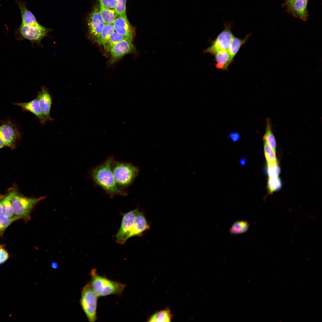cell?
<instances>
[{
	"mask_svg": "<svg viewBox=\"0 0 322 322\" xmlns=\"http://www.w3.org/2000/svg\"><path fill=\"white\" fill-rule=\"evenodd\" d=\"M0 136L5 146L14 148L20 134L16 127L8 122L0 126Z\"/></svg>",
	"mask_w": 322,
	"mask_h": 322,
	"instance_id": "30bf717a",
	"label": "cell"
},
{
	"mask_svg": "<svg viewBox=\"0 0 322 322\" xmlns=\"http://www.w3.org/2000/svg\"><path fill=\"white\" fill-rule=\"evenodd\" d=\"M308 0H288L287 8L293 16L303 21L307 19V9Z\"/></svg>",
	"mask_w": 322,
	"mask_h": 322,
	"instance_id": "5bb4252c",
	"label": "cell"
},
{
	"mask_svg": "<svg viewBox=\"0 0 322 322\" xmlns=\"http://www.w3.org/2000/svg\"><path fill=\"white\" fill-rule=\"evenodd\" d=\"M100 12L105 24H113L119 16L114 9L101 5L100 7Z\"/></svg>",
	"mask_w": 322,
	"mask_h": 322,
	"instance_id": "603a6c76",
	"label": "cell"
},
{
	"mask_svg": "<svg viewBox=\"0 0 322 322\" xmlns=\"http://www.w3.org/2000/svg\"><path fill=\"white\" fill-rule=\"evenodd\" d=\"M223 24L224 30L212 42L211 45L204 51V53H209L213 55L220 51H229L234 37L231 30L233 23L228 21H225Z\"/></svg>",
	"mask_w": 322,
	"mask_h": 322,
	"instance_id": "8992f818",
	"label": "cell"
},
{
	"mask_svg": "<svg viewBox=\"0 0 322 322\" xmlns=\"http://www.w3.org/2000/svg\"><path fill=\"white\" fill-rule=\"evenodd\" d=\"M143 214L139 211L135 218L129 238L134 236H139L149 228Z\"/></svg>",
	"mask_w": 322,
	"mask_h": 322,
	"instance_id": "2e32d148",
	"label": "cell"
},
{
	"mask_svg": "<svg viewBox=\"0 0 322 322\" xmlns=\"http://www.w3.org/2000/svg\"><path fill=\"white\" fill-rule=\"evenodd\" d=\"M4 196L0 194V215L2 214V208L1 205V202Z\"/></svg>",
	"mask_w": 322,
	"mask_h": 322,
	"instance_id": "8d00e7d4",
	"label": "cell"
},
{
	"mask_svg": "<svg viewBox=\"0 0 322 322\" xmlns=\"http://www.w3.org/2000/svg\"><path fill=\"white\" fill-rule=\"evenodd\" d=\"M250 35L251 34H247L243 39H241L234 36L232 39L229 50L230 55L229 60L230 64L233 60L235 56L237 53L241 46L245 43Z\"/></svg>",
	"mask_w": 322,
	"mask_h": 322,
	"instance_id": "44dd1931",
	"label": "cell"
},
{
	"mask_svg": "<svg viewBox=\"0 0 322 322\" xmlns=\"http://www.w3.org/2000/svg\"><path fill=\"white\" fill-rule=\"evenodd\" d=\"M90 283L93 291L98 297L111 295H119L123 292L126 285L115 281L98 274L95 269L91 271Z\"/></svg>",
	"mask_w": 322,
	"mask_h": 322,
	"instance_id": "7a4b0ae2",
	"label": "cell"
},
{
	"mask_svg": "<svg viewBox=\"0 0 322 322\" xmlns=\"http://www.w3.org/2000/svg\"><path fill=\"white\" fill-rule=\"evenodd\" d=\"M250 227V224L247 221L237 220L232 224L229 232L232 236H236L246 233Z\"/></svg>",
	"mask_w": 322,
	"mask_h": 322,
	"instance_id": "ac0fdd59",
	"label": "cell"
},
{
	"mask_svg": "<svg viewBox=\"0 0 322 322\" xmlns=\"http://www.w3.org/2000/svg\"><path fill=\"white\" fill-rule=\"evenodd\" d=\"M125 39L126 38L115 31L111 35L106 44L103 46L106 50H109L112 46Z\"/></svg>",
	"mask_w": 322,
	"mask_h": 322,
	"instance_id": "83f0119b",
	"label": "cell"
},
{
	"mask_svg": "<svg viewBox=\"0 0 322 322\" xmlns=\"http://www.w3.org/2000/svg\"><path fill=\"white\" fill-rule=\"evenodd\" d=\"M18 219L16 217L10 218L2 214L0 215V235L1 236L7 228L14 221Z\"/></svg>",
	"mask_w": 322,
	"mask_h": 322,
	"instance_id": "f1b7e54d",
	"label": "cell"
},
{
	"mask_svg": "<svg viewBox=\"0 0 322 322\" xmlns=\"http://www.w3.org/2000/svg\"><path fill=\"white\" fill-rule=\"evenodd\" d=\"M97 298L92 289L90 282L87 283L82 289L80 303L84 312L90 322H95L97 319Z\"/></svg>",
	"mask_w": 322,
	"mask_h": 322,
	"instance_id": "52a82bcc",
	"label": "cell"
},
{
	"mask_svg": "<svg viewBox=\"0 0 322 322\" xmlns=\"http://www.w3.org/2000/svg\"><path fill=\"white\" fill-rule=\"evenodd\" d=\"M139 211L137 208L123 214L120 227L114 236L115 240L118 243L124 244L129 238L135 218Z\"/></svg>",
	"mask_w": 322,
	"mask_h": 322,
	"instance_id": "ba28073f",
	"label": "cell"
},
{
	"mask_svg": "<svg viewBox=\"0 0 322 322\" xmlns=\"http://www.w3.org/2000/svg\"><path fill=\"white\" fill-rule=\"evenodd\" d=\"M11 198V195L9 192L7 195L4 196L1 202V214L10 218H17L15 216L14 213Z\"/></svg>",
	"mask_w": 322,
	"mask_h": 322,
	"instance_id": "cb8c5ba5",
	"label": "cell"
},
{
	"mask_svg": "<svg viewBox=\"0 0 322 322\" xmlns=\"http://www.w3.org/2000/svg\"><path fill=\"white\" fill-rule=\"evenodd\" d=\"M42 112L47 121L53 120L50 116V111L52 103V99L48 89L42 86L37 96Z\"/></svg>",
	"mask_w": 322,
	"mask_h": 322,
	"instance_id": "7c38bea8",
	"label": "cell"
},
{
	"mask_svg": "<svg viewBox=\"0 0 322 322\" xmlns=\"http://www.w3.org/2000/svg\"><path fill=\"white\" fill-rule=\"evenodd\" d=\"M282 182L278 177H269L267 182V188L268 194H272L280 190L281 188Z\"/></svg>",
	"mask_w": 322,
	"mask_h": 322,
	"instance_id": "484cf974",
	"label": "cell"
},
{
	"mask_svg": "<svg viewBox=\"0 0 322 322\" xmlns=\"http://www.w3.org/2000/svg\"><path fill=\"white\" fill-rule=\"evenodd\" d=\"M51 266L54 269H56L58 267V263L56 261H53L51 264Z\"/></svg>",
	"mask_w": 322,
	"mask_h": 322,
	"instance_id": "d590c367",
	"label": "cell"
},
{
	"mask_svg": "<svg viewBox=\"0 0 322 322\" xmlns=\"http://www.w3.org/2000/svg\"><path fill=\"white\" fill-rule=\"evenodd\" d=\"M239 162L242 166L245 165L247 163V159L245 157H242L239 160Z\"/></svg>",
	"mask_w": 322,
	"mask_h": 322,
	"instance_id": "e575fe53",
	"label": "cell"
},
{
	"mask_svg": "<svg viewBox=\"0 0 322 322\" xmlns=\"http://www.w3.org/2000/svg\"><path fill=\"white\" fill-rule=\"evenodd\" d=\"M132 41L125 39L112 46L109 49L111 55V63H112L126 54L132 52L134 47Z\"/></svg>",
	"mask_w": 322,
	"mask_h": 322,
	"instance_id": "4fadbf2b",
	"label": "cell"
},
{
	"mask_svg": "<svg viewBox=\"0 0 322 322\" xmlns=\"http://www.w3.org/2000/svg\"><path fill=\"white\" fill-rule=\"evenodd\" d=\"M264 150L267 165L278 163L276 157V152L264 142Z\"/></svg>",
	"mask_w": 322,
	"mask_h": 322,
	"instance_id": "4316f807",
	"label": "cell"
},
{
	"mask_svg": "<svg viewBox=\"0 0 322 322\" xmlns=\"http://www.w3.org/2000/svg\"><path fill=\"white\" fill-rule=\"evenodd\" d=\"M9 193L15 216L18 219H23L26 222L30 219L31 212L35 206L46 198L44 196L38 198L27 197L19 193L14 188Z\"/></svg>",
	"mask_w": 322,
	"mask_h": 322,
	"instance_id": "3957f363",
	"label": "cell"
},
{
	"mask_svg": "<svg viewBox=\"0 0 322 322\" xmlns=\"http://www.w3.org/2000/svg\"><path fill=\"white\" fill-rule=\"evenodd\" d=\"M14 104L20 106L24 111L32 113L38 119L41 124H45L47 121L42 112L37 97L29 102L16 103Z\"/></svg>",
	"mask_w": 322,
	"mask_h": 322,
	"instance_id": "9a60e30c",
	"label": "cell"
},
{
	"mask_svg": "<svg viewBox=\"0 0 322 322\" xmlns=\"http://www.w3.org/2000/svg\"><path fill=\"white\" fill-rule=\"evenodd\" d=\"M229 138L234 142L238 141L240 139L239 134L237 132H233L231 133L229 135Z\"/></svg>",
	"mask_w": 322,
	"mask_h": 322,
	"instance_id": "836d02e7",
	"label": "cell"
},
{
	"mask_svg": "<svg viewBox=\"0 0 322 322\" xmlns=\"http://www.w3.org/2000/svg\"><path fill=\"white\" fill-rule=\"evenodd\" d=\"M50 28H46L38 23L34 24H25L21 23L15 32L17 40L27 39L32 43H36L41 45V42L44 37L47 36L51 31Z\"/></svg>",
	"mask_w": 322,
	"mask_h": 322,
	"instance_id": "5b68a950",
	"label": "cell"
},
{
	"mask_svg": "<svg viewBox=\"0 0 322 322\" xmlns=\"http://www.w3.org/2000/svg\"><path fill=\"white\" fill-rule=\"evenodd\" d=\"M105 24L100 12V8L95 7L89 15L87 20L89 35L93 41L98 43Z\"/></svg>",
	"mask_w": 322,
	"mask_h": 322,
	"instance_id": "9c48e42d",
	"label": "cell"
},
{
	"mask_svg": "<svg viewBox=\"0 0 322 322\" xmlns=\"http://www.w3.org/2000/svg\"><path fill=\"white\" fill-rule=\"evenodd\" d=\"M266 172L269 177H278L281 169L278 163L267 165Z\"/></svg>",
	"mask_w": 322,
	"mask_h": 322,
	"instance_id": "f546056e",
	"label": "cell"
},
{
	"mask_svg": "<svg viewBox=\"0 0 322 322\" xmlns=\"http://www.w3.org/2000/svg\"><path fill=\"white\" fill-rule=\"evenodd\" d=\"M264 142L267 143L276 152V142L272 131V126L270 119H267L266 132L263 137Z\"/></svg>",
	"mask_w": 322,
	"mask_h": 322,
	"instance_id": "7402d4cb",
	"label": "cell"
},
{
	"mask_svg": "<svg viewBox=\"0 0 322 322\" xmlns=\"http://www.w3.org/2000/svg\"><path fill=\"white\" fill-rule=\"evenodd\" d=\"M113 162L112 157L108 158L103 163L94 168L91 176L94 182L111 196L126 195V193L117 186L112 170Z\"/></svg>",
	"mask_w": 322,
	"mask_h": 322,
	"instance_id": "6da1fadb",
	"label": "cell"
},
{
	"mask_svg": "<svg viewBox=\"0 0 322 322\" xmlns=\"http://www.w3.org/2000/svg\"><path fill=\"white\" fill-rule=\"evenodd\" d=\"M113 24H105L102 29L98 43L104 46L111 35L115 31Z\"/></svg>",
	"mask_w": 322,
	"mask_h": 322,
	"instance_id": "d4e9b609",
	"label": "cell"
},
{
	"mask_svg": "<svg viewBox=\"0 0 322 322\" xmlns=\"http://www.w3.org/2000/svg\"><path fill=\"white\" fill-rule=\"evenodd\" d=\"M113 24L115 31L125 38L132 41L135 35V30L126 14L119 16Z\"/></svg>",
	"mask_w": 322,
	"mask_h": 322,
	"instance_id": "8fae6325",
	"label": "cell"
},
{
	"mask_svg": "<svg viewBox=\"0 0 322 322\" xmlns=\"http://www.w3.org/2000/svg\"><path fill=\"white\" fill-rule=\"evenodd\" d=\"M9 257L7 251L1 246L0 247V265L5 262Z\"/></svg>",
	"mask_w": 322,
	"mask_h": 322,
	"instance_id": "d6a6232c",
	"label": "cell"
},
{
	"mask_svg": "<svg viewBox=\"0 0 322 322\" xmlns=\"http://www.w3.org/2000/svg\"><path fill=\"white\" fill-rule=\"evenodd\" d=\"M172 315L169 308L159 311L151 315L147 319L148 322H164L171 321Z\"/></svg>",
	"mask_w": 322,
	"mask_h": 322,
	"instance_id": "ffe728a7",
	"label": "cell"
},
{
	"mask_svg": "<svg viewBox=\"0 0 322 322\" xmlns=\"http://www.w3.org/2000/svg\"><path fill=\"white\" fill-rule=\"evenodd\" d=\"M5 146L4 142L0 136V149Z\"/></svg>",
	"mask_w": 322,
	"mask_h": 322,
	"instance_id": "74e56055",
	"label": "cell"
},
{
	"mask_svg": "<svg viewBox=\"0 0 322 322\" xmlns=\"http://www.w3.org/2000/svg\"><path fill=\"white\" fill-rule=\"evenodd\" d=\"M100 5L106 7L114 9L116 4V0H98Z\"/></svg>",
	"mask_w": 322,
	"mask_h": 322,
	"instance_id": "1f68e13d",
	"label": "cell"
},
{
	"mask_svg": "<svg viewBox=\"0 0 322 322\" xmlns=\"http://www.w3.org/2000/svg\"><path fill=\"white\" fill-rule=\"evenodd\" d=\"M1 246H0V247H1Z\"/></svg>",
	"mask_w": 322,
	"mask_h": 322,
	"instance_id": "f35d334b",
	"label": "cell"
},
{
	"mask_svg": "<svg viewBox=\"0 0 322 322\" xmlns=\"http://www.w3.org/2000/svg\"><path fill=\"white\" fill-rule=\"evenodd\" d=\"M116 4L114 9L118 16L126 14V0H116Z\"/></svg>",
	"mask_w": 322,
	"mask_h": 322,
	"instance_id": "4dcf8cb0",
	"label": "cell"
},
{
	"mask_svg": "<svg viewBox=\"0 0 322 322\" xmlns=\"http://www.w3.org/2000/svg\"><path fill=\"white\" fill-rule=\"evenodd\" d=\"M19 6L21 16V23L25 24H34L38 23L33 14L26 7V2L16 0Z\"/></svg>",
	"mask_w": 322,
	"mask_h": 322,
	"instance_id": "e0dca14e",
	"label": "cell"
},
{
	"mask_svg": "<svg viewBox=\"0 0 322 322\" xmlns=\"http://www.w3.org/2000/svg\"><path fill=\"white\" fill-rule=\"evenodd\" d=\"M216 63V67L219 69H226L229 65L230 55L229 51H222L213 55Z\"/></svg>",
	"mask_w": 322,
	"mask_h": 322,
	"instance_id": "d6986e66",
	"label": "cell"
},
{
	"mask_svg": "<svg viewBox=\"0 0 322 322\" xmlns=\"http://www.w3.org/2000/svg\"><path fill=\"white\" fill-rule=\"evenodd\" d=\"M112 170L117 185L122 188L130 185L137 176L139 168L129 163L113 162Z\"/></svg>",
	"mask_w": 322,
	"mask_h": 322,
	"instance_id": "277c9868",
	"label": "cell"
}]
</instances>
